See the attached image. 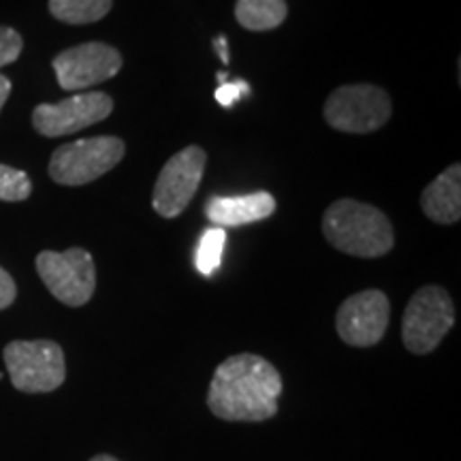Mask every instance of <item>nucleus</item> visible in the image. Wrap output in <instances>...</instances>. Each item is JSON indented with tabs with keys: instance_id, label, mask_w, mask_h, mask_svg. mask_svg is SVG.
<instances>
[{
	"instance_id": "4",
	"label": "nucleus",
	"mask_w": 461,
	"mask_h": 461,
	"mask_svg": "<svg viewBox=\"0 0 461 461\" xmlns=\"http://www.w3.org/2000/svg\"><path fill=\"white\" fill-rule=\"evenodd\" d=\"M124 152V141L109 135L65 143L51 154L50 177L62 186H84L112 171Z\"/></svg>"
},
{
	"instance_id": "8",
	"label": "nucleus",
	"mask_w": 461,
	"mask_h": 461,
	"mask_svg": "<svg viewBox=\"0 0 461 461\" xmlns=\"http://www.w3.org/2000/svg\"><path fill=\"white\" fill-rule=\"evenodd\" d=\"M205 165L207 154L199 146L184 148L182 152L167 160L152 194V205L158 216L176 218L186 210L197 194Z\"/></svg>"
},
{
	"instance_id": "22",
	"label": "nucleus",
	"mask_w": 461,
	"mask_h": 461,
	"mask_svg": "<svg viewBox=\"0 0 461 461\" xmlns=\"http://www.w3.org/2000/svg\"><path fill=\"white\" fill-rule=\"evenodd\" d=\"M11 95V82L9 77H5V75H0V112H3L5 103H7Z\"/></svg>"
},
{
	"instance_id": "17",
	"label": "nucleus",
	"mask_w": 461,
	"mask_h": 461,
	"mask_svg": "<svg viewBox=\"0 0 461 461\" xmlns=\"http://www.w3.org/2000/svg\"><path fill=\"white\" fill-rule=\"evenodd\" d=\"M32 193V182L26 171L0 163V201H26Z\"/></svg>"
},
{
	"instance_id": "13",
	"label": "nucleus",
	"mask_w": 461,
	"mask_h": 461,
	"mask_svg": "<svg viewBox=\"0 0 461 461\" xmlns=\"http://www.w3.org/2000/svg\"><path fill=\"white\" fill-rule=\"evenodd\" d=\"M425 216L438 224H455L461 218V167H447L420 194Z\"/></svg>"
},
{
	"instance_id": "12",
	"label": "nucleus",
	"mask_w": 461,
	"mask_h": 461,
	"mask_svg": "<svg viewBox=\"0 0 461 461\" xmlns=\"http://www.w3.org/2000/svg\"><path fill=\"white\" fill-rule=\"evenodd\" d=\"M203 212L214 227L227 230L267 221L276 212V199L274 194L265 193V190L235 194V197H210L205 201Z\"/></svg>"
},
{
	"instance_id": "2",
	"label": "nucleus",
	"mask_w": 461,
	"mask_h": 461,
	"mask_svg": "<svg viewBox=\"0 0 461 461\" xmlns=\"http://www.w3.org/2000/svg\"><path fill=\"white\" fill-rule=\"evenodd\" d=\"M322 233L336 250L350 257H384L395 244L393 227L378 207L339 199L322 216Z\"/></svg>"
},
{
	"instance_id": "1",
	"label": "nucleus",
	"mask_w": 461,
	"mask_h": 461,
	"mask_svg": "<svg viewBox=\"0 0 461 461\" xmlns=\"http://www.w3.org/2000/svg\"><path fill=\"white\" fill-rule=\"evenodd\" d=\"M282 376L274 363L252 353L233 355L216 367L207 408L222 420L258 423L278 414Z\"/></svg>"
},
{
	"instance_id": "19",
	"label": "nucleus",
	"mask_w": 461,
	"mask_h": 461,
	"mask_svg": "<svg viewBox=\"0 0 461 461\" xmlns=\"http://www.w3.org/2000/svg\"><path fill=\"white\" fill-rule=\"evenodd\" d=\"M250 95V86H248L244 79H235V82H224L218 86V90L214 92L216 101L221 103L222 107H233L235 103L244 96Z\"/></svg>"
},
{
	"instance_id": "11",
	"label": "nucleus",
	"mask_w": 461,
	"mask_h": 461,
	"mask_svg": "<svg viewBox=\"0 0 461 461\" xmlns=\"http://www.w3.org/2000/svg\"><path fill=\"white\" fill-rule=\"evenodd\" d=\"M391 305L383 291L370 288L348 297L339 305L336 327L339 338L348 346L367 348L378 344L389 327Z\"/></svg>"
},
{
	"instance_id": "5",
	"label": "nucleus",
	"mask_w": 461,
	"mask_h": 461,
	"mask_svg": "<svg viewBox=\"0 0 461 461\" xmlns=\"http://www.w3.org/2000/svg\"><path fill=\"white\" fill-rule=\"evenodd\" d=\"M455 325L453 299L442 286L419 288L406 305L402 321V339L414 355H428L440 346Z\"/></svg>"
},
{
	"instance_id": "24",
	"label": "nucleus",
	"mask_w": 461,
	"mask_h": 461,
	"mask_svg": "<svg viewBox=\"0 0 461 461\" xmlns=\"http://www.w3.org/2000/svg\"><path fill=\"white\" fill-rule=\"evenodd\" d=\"M218 82H221V84H224V82H229V75H227V73H224V71H221V73H218Z\"/></svg>"
},
{
	"instance_id": "18",
	"label": "nucleus",
	"mask_w": 461,
	"mask_h": 461,
	"mask_svg": "<svg viewBox=\"0 0 461 461\" xmlns=\"http://www.w3.org/2000/svg\"><path fill=\"white\" fill-rule=\"evenodd\" d=\"M22 48H24L22 34L9 26H0V67L15 62L22 54Z\"/></svg>"
},
{
	"instance_id": "10",
	"label": "nucleus",
	"mask_w": 461,
	"mask_h": 461,
	"mask_svg": "<svg viewBox=\"0 0 461 461\" xmlns=\"http://www.w3.org/2000/svg\"><path fill=\"white\" fill-rule=\"evenodd\" d=\"M112 112L113 101L105 92H84L56 105H37L32 112V126L43 137H62L103 122Z\"/></svg>"
},
{
	"instance_id": "21",
	"label": "nucleus",
	"mask_w": 461,
	"mask_h": 461,
	"mask_svg": "<svg viewBox=\"0 0 461 461\" xmlns=\"http://www.w3.org/2000/svg\"><path fill=\"white\" fill-rule=\"evenodd\" d=\"M214 50H216V54L221 56V60L224 62V65H227V62H229V45H227V39H224L222 34H221V37L214 39Z\"/></svg>"
},
{
	"instance_id": "23",
	"label": "nucleus",
	"mask_w": 461,
	"mask_h": 461,
	"mask_svg": "<svg viewBox=\"0 0 461 461\" xmlns=\"http://www.w3.org/2000/svg\"><path fill=\"white\" fill-rule=\"evenodd\" d=\"M88 461H120V459L112 457V455H95V457L88 459Z\"/></svg>"
},
{
	"instance_id": "14",
	"label": "nucleus",
	"mask_w": 461,
	"mask_h": 461,
	"mask_svg": "<svg viewBox=\"0 0 461 461\" xmlns=\"http://www.w3.org/2000/svg\"><path fill=\"white\" fill-rule=\"evenodd\" d=\"M288 9L285 0H238L235 17L246 31L265 32L278 28L286 20Z\"/></svg>"
},
{
	"instance_id": "20",
	"label": "nucleus",
	"mask_w": 461,
	"mask_h": 461,
	"mask_svg": "<svg viewBox=\"0 0 461 461\" xmlns=\"http://www.w3.org/2000/svg\"><path fill=\"white\" fill-rule=\"evenodd\" d=\"M15 297H17L15 280L11 278L9 272H5V269L0 267V310L9 308V305L15 302Z\"/></svg>"
},
{
	"instance_id": "15",
	"label": "nucleus",
	"mask_w": 461,
	"mask_h": 461,
	"mask_svg": "<svg viewBox=\"0 0 461 461\" xmlns=\"http://www.w3.org/2000/svg\"><path fill=\"white\" fill-rule=\"evenodd\" d=\"M113 0H50V14L71 26L95 24L112 11Z\"/></svg>"
},
{
	"instance_id": "9",
	"label": "nucleus",
	"mask_w": 461,
	"mask_h": 461,
	"mask_svg": "<svg viewBox=\"0 0 461 461\" xmlns=\"http://www.w3.org/2000/svg\"><path fill=\"white\" fill-rule=\"evenodd\" d=\"M51 67L62 90L77 92L115 77L122 68V56L112 45L84 43L60 51Z\"/></svg>"
},
{
	"instance_id": "7",
	"label": "nucleus",
	"mask_w": 461,
	"mask_h": 461,
	"mask_svg": "<svg viewBox=\"0 0 461 461\" xmlns=\"http://www.w3.org/2000/svg\"><path fill=\"white\" fill-rule=\"evenodd\" d=\"M37 272L51 295L71 308L86 305L95 295V261L84 248H68L65 252L43 250L37 257Z\"/></svg>"
},
{
	"instance_id": "6",
	"label": "nucleus",
	"mask_w": 461,
	"mask_h": 461,
	"mask_svg": "<svg viewBox=\"0 0 461 461\" xmlns=\"http://www.w3.org/2000/svg\"><path fill=\"white\" fill-rule=\"evenodd\" d=\"M391 99L383 88L372 84H353L333 90L325 103V120L331 129L367 135L389 122Z\"/></svg>"
},
{
	"instance_id": "3",
	"label": "nucleus",
	"mask_w": 461,
	"mask_h": 461,
	"mask_svg": "<svg viewBox=\"0 0 461 461\" xmlns=\"http://www.w3.org/2000/svg\"><path fill=\"white\" fill-rule=\"evenodd\" d=\"M3 357L11 384L22 393H51L67 378L65 353L51 339H15Z\"/></svg>"
},
{
	"instance_id": "16",
	"label": "nucleus",
	"mask_w": 461,
	"mask_h": 461,
	"mask_svg": "<svg viewBox=\"0 0 461 461\" xmlns=\"http://www.w3.org/2000/svg\"><path fill=\"white\" fill-rule=\"evenodd\" d=\"M224 244H227V230L221 227H210L203 230L199 244L197 255H194V265L203 276H214L222 263Z\"/></svg>"
}]
</instances>
